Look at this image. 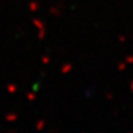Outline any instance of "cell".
I'll return each mask as SVG.
<instances>
[{
    "instance_id": "6da1fadb",
    "label": "cell",
    "mask_w": 133,
    "mask_h": 133,
    "mask_svg": "<svg viewBox=\"0 0 133 133\" xmlns=\"http://www.w3.org/2000/svg\"><path fill=\"white\" fill-rule=\"evenodd\" d=\"M126 64H133V56H128L126 58Z\"/></svg>"
},
{
    "instance_id": "7a4b0ae2",
    "label": "cell",
    "mask_w": 133,
    "mask_h": 133,
    "mask_svg": "<svg viewBox=\"0 0 133 133\" xmlns=\"http://www.w3.org/2000/svg\"><path fill=\"white\" fill-rule=\"evenodd\" d=\"M124 68H126V62H124V63H119V65H118L119 70H123Z\"/></svg>"
},
{
    "instance_id": "3957f363",
    "label": "cell",
    "mask_w": 133,
    "mask_h": 133,
    "mask_svg": "<svg viewBox=\"0 0 133 133\" xmlns=\"http://www.w3.org/2000/svg\"><path fill=\"white\" fill-rule=\"evenodd\" d=\"M131 90L133 91V81H132V83H131Z\"/></svg>"
}]
</instances>
